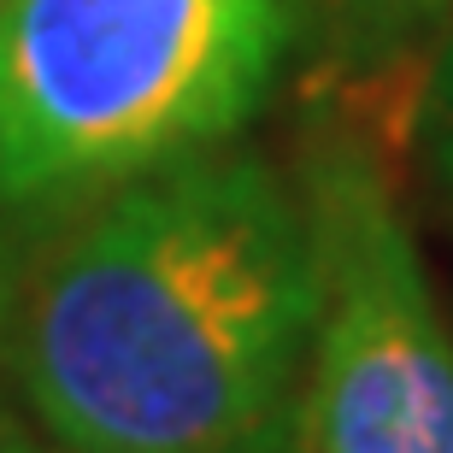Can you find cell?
Wrapping results in <instances>:
<instances>
[{"mask_svg":"<svg viewBox=\"0 0 453 453\" xmlns=\"http://www.w3.org/2000/svg\"><path fill=\"white\" fill-rule=\"evenodd\" d=\"M312 330L306 206L248 153L142 171L30 271L6 365L65 453H248Z\"/></svg>","mask_w":453,"mask_h":453,"instance_id":"1","label":"cell"},{"mask_svg":"<svg viewBox=\"0 0 453 453\" xmlns=\"http://www.w3.org/2000/svg\"><path fill=\"white\" fill-rule=\"evenodd\" d=\"M295 0H0V201L142 177L265 101Z\"/></svg>","mask_w":453,"mask_h":453,"instance_id":"2","label":"cell"},{"mask_svg":"<svg viewBox=\"0 0 453 453\" xmlns=\"http://www.w3.org/2000/svg\"><path fill=\"white\" fill-rule=\"evenodd\" d=\"M430 148H436V171L453 188V48L436 71V106H430Z\"/></svg>","mask_w":453,"mask_h":453,"instance_id":"4","label":"cell"},{"mask_svg":"<svg viewBox=\"0 0 453 453\" xmlns=\"http://www.w3.org/2000/svg\"><path fill=\"white\" fill-rule=\"evenodd\" d=\"M312 330L288 453H453V336L395 188L365 148L306 177Z\"/></svg>","mask_w":453,"mask_h":453,"instance_id":"3","label":"cell"},{"mask_svg":"<svg viewBox=\"0 0 453 453\" xmlns=\"http://www.w3.org/2000/svg\"><path fill=\"white\" fill-rule=\"evenodd\" d=\"M412 6H441V0H412Z\"/></svg>","mask_w":453,"mask_h":453,"instance_id":"6","label":"cell"},{"mask_svg":"<svg viewBox=\"0 0 453 453\" xmlns=\"http://www.w3.org/2000/svg\"><path fill=\"white\" fill-rule=\"evenodd\" d=\"M0 453H42L30 441V430L12 418V406H6V395H0Z\"/></svg>","mask_w":453,"mask_h":453,"instance_id":"5","label":"cell"}]
</instances>
